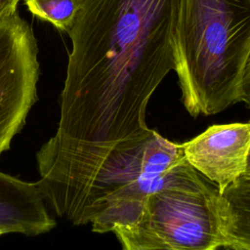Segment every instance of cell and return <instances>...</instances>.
<instances>
[{"instance_id": "cell-1", "label": "cell", "mask_w": 250, "mask_h": 250, "mask_svg": "<svg viewBox=\"0 0 250 250\" xmlns=\"http://www.w3.org/2000/svg\"><path fill=\"white\" fill-rule=\"evenodd\" d=\"M178 0H79L55 134L36 153L42 192L76 204L120 142L148 127L150 97L175 67Z\"/></svg>"}, {"instance_id": "cell-2", "label": "cell", "mask_w": 250, "mask_h": 250, "mask_svg": "<svg viewBox=\"0 0 250 250\" xmlns=\"http://www.w3.org/2000/svg\"><path fill=\"white\" fill-rule=\"evenodd\" d=\"M250 54V0H178L175 67L193 117L239 102Z\"/></svg>"}, {"instance_id": "cell-3", "label": "cell", "mask_w": 250, "mask_h": 250, "mask_svg": "<svg viewBox=\"0 0 250 250\" xmlns=\"http://www.w3.org/2000/svg\"><path fill=\"white\" fill-rule=\"evenodd\" d=\"M186 162L183 144L147 128L117 144L95 172L83 196L75 226L90 224L98 233L132 225L148 194Z\"/></svg>"}, {"instance_id": "cell-4", "label": "cell", "mask_w": 250, "mask_h": 250, "mask_svg": "<svg viewBox=\"0 0 250 250\" xmlns=\"http://www.w3.org/2000/svg\"><path fill=\"white\" fill-rule=\"evenodd\" d=\"M113 233L125 250L225 248L222 194L186 161L147 195L138 219Z\"/></svg>"}, {"instance_id": "cell-5", "label": "cell", "mask_w": 250, "mask_h": 250, "mask_svg": "<svg viewBox=\"0 0 250 250\" xmlns=\"http://www.w3.org/2000/svg\"><path fill=\"white\" fill-rule=\"evenodd\" d=\"M40 74L33 30L18 11L0 19V156L25 124Z\"/></svg>"}, {"instance_id": "cell-6", "label": "cell", "mask_w": 250, "mask_h": 250, "mask_svg": "<svg viewBox=\"0 0 250 250\" xmlns=\"http://www.w3.org/2000/svg\"><path fill=\"white\" fill-rule=\"evenodd\" d=\"M186 161L222 193L244 175L250 152V121L216 124L183 144Z\"/></svg>"}, {"instance_id": "cell-7", "label": "cell", "mask_w": 250, "mask_h": 250, "mask_svg": "<svg viewBox=\"0 0 250 250\" xmlns=\"http://www.w3.org/2000/svg\"><path fill=\"white\" fill-rule=\"evenodd\" d=\"M37 182L0 172V228L6 233L39 235L56 227Z\"/></svg>"}, {"instance_id": "cell-8", "label": "cell", "mask_w": 250, "mask_h": 250, "mask_svg": "<svg viewBox=\"0 0 250 250\" xmlns=\"http://www.w3.org/2000/svg\"><path fill=\"white\" fill-rule=\"evenodd\" d=\"M225 213V248L250 250V176H241L221 193Z\"/></svg>"}, {"instance_id": "cell-9", "label": "cell", "mask_w": 250, "mask_h": 250, "mask_svg": "<svg viewBox=\"0 0 250 250\" xmlns=\"http://www.w3.org/2000/svg\"><path fill=\"white\" fill-rule=\"evenodd\" d=\"M25 3L32 15L65 32L72 25L79 6V0H25Z\"/></svg>"}, {"instance_id": "cell-10", "label": "cell", "mask_w": 250, "mask_h": 250, "mask_svg": "<svg viewBox=\"0 0 250 250\" xmlns=\"http://www.w3.org/2000/svg\"><path fill=\"white\" fill-rule=\"evenodd\" d=\"M239 102H243L250 109V54L248 56L245 67L243 69L240 81Z\"/></svg>"}, {"instance_id": "cell-11", "label": "cell", "mask_w": 250, "mask_h": 250, "mask_svg": "<svg viewBox=\"0 0 250 250\" xmlns=\"http://www.w3.org/2000/svg\"><path fill=\"white\" fill-rule=\"evenodd\" d=\"M21 0H0V19L17 11Z\"/></svg>"}, {"instance_id": "cell-12", "label": "cell", "mask_w": 250, "mask_h": 250, "mask_svg": "<svg viewBox=\"0 0 250 250\" xmlns=\"http://www.w3.org/2000/svg\"><path fill=\"white\" fill-rule=\"evenodd\" d=\"M243 176H250V152L248 155V160H247V166H246V170L244 172Z\"/></svg>"}, {"instance_id": "cell-13", "label": "cell", "mask_w": 250, "mask_h": 250, "mask_svg": "<svg viewBox=\"0 0 250 250\" xmlns=\"http://www.w3.org/2000/svg\"><path fill=\"white\" fill-rule=\"evenodd\" d=\"M3 234H7V233H6V231H5L3 229H1V228H0V236H1V235H3Z\"/></svg>"}]
</instances>
